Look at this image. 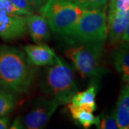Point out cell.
<instances>
[{
	"instance_id": "6da1fadb",
	"label": "cell",
	"mask_w": 129,
	"mask_h": 129,
	"mask_svg": "<svg viewBox=\"0 0 129 129\" xmlns=\"http://www.w3.org/2000/svg\"><path fill=\"white\" fill-rule=\"evenodd\" d=\"M35 75L25 52L14 47L0 46V89L14 94H27Z\"/></svg>"
},
{
	"instance_id": "7a4b0ae2",
	"label": "cell",
	"mask_w": 129,
	"mask_h": 129,
	"mask_svg": "<svg viewBox=\"0 0 129 129\" xmlns=\"http://www.w3.org/2000/svg\"><path fill=\"white\" fill-rule=\"evenodd\" d=\"M42 92L59 105L68 104L78 92L73 70L59 57L52 65L47 66L40 82Z\"/></svg>"
},
{
	"instance_id": "3957f363",
	"label": "cell",
	"mask_w": 129,
	"mask_h": 129,
	"mask_svg": "<svg viewBox=\"0 0 129 129\" xmlns=\"http://www.w3.org/2000/svg\"><path fill=\"white\" fill-rule=\"evenodd\" d=\"M108 37L105 11L84 9L74 27L63 38L72 45L104 44Z\"/></svg>"
},
{
	"instance_id": "277c9868",
	"label": "cell",
	"mask_w": 129,
	"mask_h": 129,
	"mask_svg": "<svg viewBox=\"0 0 129 129\" xmlns=\"http://www.w3.org/2000/svg\"><path fill=\"white\" fill-rule=\"evenodd\" d=\"M84 9L69 0H47L39 9L50 30L61 37L74 27Z\"/></svg>"
},
{
	"instance_id": "5b68a950",
	"label": "cell",
	"mask_w": 129,
	"mask_h": 129,
	"mask_svg": "<svg viewBox=\"0 0 129 129\" xmlns=\"http://www.w3.org/2000/svg\"><path fill=\"white\" fill-rule=\"evenodd\" d=\"M103 45L102 43L75 45L74 47L66 50L64 54L72 61L75 69L83 78H89L95 80L105 72L101 65Z\"/></svg>"
},
{
	"instance_id": "8992f818",
	"label": "cell",
	"mask_w": 129,
	"mask_h": 129,
	"mask_svg": "<svg viewBox=\"0 0 129 129\" xmlns=\"http://www.w3.org/2000/svg\"><path fill=\"white\" fill-rule=\"evenodd\" d=\"M59 105L55 101L39 97L32 102L29 108L21 118L24 128H45Z\"/></svg>"
},
{
	"instance_id": "52a82bcc",
	"label": "cell",
	"mask_w": 129,
	"mask_h": 129,
	"mask_svg": "<svg viewBox=\"0 0 129 129\" xmlns=\"http://www.w3.org/2000/svg\"><path fill=\"white\" fill-rule=\"evenodd\" d=\"M27 32L26 16L10 14L0 10V37L13 40L24 37Z\"/></svg>"
},
{
	"instance_id": "ba28073f",
	"label": "cell",
	"mask_w": 129,
	"mask_h": 129,
	"mask_svg": "<svg viewBox=\"0 0 129 129\" xmlns=\"http://www.w3.org/2000/svg\"><path fill=\"white\" fill-rule=\"evenodd\" d=\"M28 62L32 66H50L56 62L57 57L54 51L44 44L27 45L24 47Z\"/></svg>"
},
{
	"instance_id": "9c48e42d",
	"label": "cell",
	"mask_w": 129,
	"mask_h": 129,
	"mask_svg": "<svg viewBox=\"0 0 129 129\" xmlns=\"http://www.w3.org/2000/svg\"><path fill=\"white\" fill-rule=\"evenodd\" d=\"M129 24V9L127 10H114L108 12V27L109 40L113 45L122 42V37Z\"/></svg>"
},
{
	"instance_id": "30bf717a",
	"label": "cell",
	"mask_w": 129,
	"mask_h": 129,
	"mask_svg": "<svg viewBox=\"0 0 129 129\" xmlns=\"http://www.w3.org/2000/svg\"><path fill=\"white\" fill-rule=\"evenodd\" d=\"M27 29L32 40L36 44H44L50 40V28L47 19L39 14H30L26 16Z\"/></svg>"
},
{
	"instance_id": "8fae6325",
	"label": "cell",
	"mask_w": 129,
	"mask_h": 129,
	"mask_svg": "<svg viewBox=\"0 0 129 129\" xmlns=\"http://www.w3.org/2000/svg\"><path fill=\"white\" fill-rule=\"evenodd\" d=\"M118 128H129V86L125 85L120 90V95L114 111Z\"/></svg>"
},
{
	"instance_id": "7c38bea8",
	"label": "cell",
	"mask_w": 129,
	"mask_h": 129,
	"mask_svg": "<svg viewBox=\"0 0 129 129\" xmlns=\"http://www.w3.org/2000/svg\"><path fill=\"white\" fill-rule=\"evenodd\" d=\"M97 91V85L93 83L85 90L82 92L78 91L72 97L70 103H72L74 105L89 112L93 113L96 110L95 97Z\"/></svg>"
},
{
	"instance_id": "4fadbf2b",
	"label": "cell",
	"mask_w": 129,
	"mask_h": 129,
	"mask_svg": "<svg viewBox=\"0 0 129 129\" xmlns=\"http://www.w3.org/2000/svg\"><path fill=\"white\" fill-rule=\"evenodd\" d=\"M71 116L78 124L82 125L84 128H89L92 125H95L97 128L100 123V116H95L92 113L75 106L72 103L67 104Z\"/></svg>"
},
{
	"instance_id": "5bb4252c",
	"label": "cell",
	"mask_w": 129,
	"mask_h": 129,
	"mask_svg": "<svg viewBox=\"0 0 129 129\" xmlns=\"http://www.w3.org/2000/svg\"><path fill=\"white\" fill-rule=\"evenodd\" d=\"M116 70L123 75H129V43L121 44L113 54Z\"/></svg>"
},
{
	"instance_id": "9a60e30c",
	"label": "cell",
	"mask_w": 129,
	"mask_h": 129,
	"mask_svg": "<svg viewBox=\"0 0 129 129\" xmlns=\"http://www.w3.org/2000/svg\"><path fill=\"white\" fill-rule=\"evenodd\" d=\"M16 103V94L0 89V117L9 115L14 109Z\"/></svg>"
},
{
	"instance_id": "2e32d148",
	"label": "cell",
	"mask_w": 129,
	"mask_h": 129,
	"mask_svg": "<svg viewBox=\"0 0 129 129\" xmlns=\"http://www.w3.org/2000/svg\"><path fill=\"white\" fill-rule=\"evenodd\" d=\"M83 9L105 11L108 0H69Z\"/></svg>"
},
{
	"instance_id": "e0dca14e",
	"label": "cell",
	"mask_w": 129,
	"mask_h": 129,
	"mask_svg": "<svg viewBox=\"0 0 129 129\" xmlns=\"http://www.w3.org/2000/svg\"><path fill=\"white\" fill-rule=\"evenodd\" d=\"M98 128L116 129L118 125L115 120L114 111L111 113H103L100 117V123Z\"/></svg>"
},
{
	"instance_id": "ac0fdd59",
	"label": "cell",
	"mask_w": 129,
	"mask_h": 129,
	"mask_svg": "<svg viewBox=\"0 0 129 129\" xmlns=\"http://www.w3.org/2000/svg\"><path fill=\"white\" fill-rule=\"evenodd\" d=\"M0 10L5 11L10 14L28 16V14L24 11L17 7L10 0H0Z\"/></svg>"
},
{
	"instance_id": "d6986e66",
	"label": "cell",
	"mask_w": 129,
	"mask_h": 129,
	"mask_svg": "<svg viewBox=\"0 0 129 129\" xmlns=\"http://www.w3.org/2000/svg\"><path fill=\"white\" fill-rule=\"evenodd\" d=\"M17 7L24 11L28 15L34 14L35 10L32 7L29 0H10Z\"/></svg>"
},
{
	"instance_id": "ffe728a7",
	"label": "cell",
	"mask_w": 129,
	"mask_h": 129,
	"mask_svg": "<svg viewBox=\"0 0 129 129\" xmlns=\"http://www.w3.org/2000/svg\"><path fill=\"white\" fill-rule=\"evenodd\" d=\"M129 9V0H118L115 10H127Z\"/></svg>"
},
{
	"instance_id": "44dd1931",
	"label": "cell",
	"mask_w": 129,
	"mask_h": 129,
	"mask_svg": "<svg viewBox=\"0 0 129 129\" xmlns=\"http://www.w3.org/2000/svg\"><path fill=\"white\" fill-rule=\"evenodd\" d=\"M10 123V118L9 117L2 116L0 117V129L8 128Z\"/></svg>"
},
{
	"instance_id": "7402d4cb",
	"label": "cell",
	"mask_w": 129,
	"mask_h": 129,
	"mask_svg": "<svg viewBox=\"0 0 129 129\" xmlns=\"http://www.w3.org/2000/svg\"><path fill=\"white\" fill-rule=\"evenodd\" d=\"M10 128L13 129H21V128H24V126L23 123L22 121V119L20 117H17L14 119L13 123L12 124L11 127H9Z\"/></svg>"
},
{
	"instance_id": "603a6c76",
	"label": "cell",
	"mask_w": 129,
	"mask_h": 129,
	"mask_svg": "<svg viewBox=\"0 0 129 129\" xmlns=\"http://www.w3.org/2000/svg\"><path fill=\"white\" fill-rule=\"evenodd\" d=\"M29 1L34 10L35 11L37 9H40L42 6L45 3L47 0H29Z\"/></svg>"
},
{
	"instance_id": "cb8c5ba5",
	"label": "cell",
	"mask_w": 129,
	"mask_h": 129,
	"mask_svg": "<svg viewBox=\"0 0 129 129\" xmlns=\"http://www.w3.org/2000/svg\"><path fill=\"white\" fill-rule=\"evenodd\" d=\"M122 42L129 43V24L122 37Z\"/></svg>"
},
{
	"instance_id": "d4e9b609",
	"label": "cell",
	"mask_w": 129,
	"mask_h": 129,
	"mask_svg": "<svg viewBox=\"0 0 129 129\" xmlns=\"http://www.w3.org/2000/svg\"><path fill=\"white\" fill-rule=\"evenodd\" d=\"M117 2H118V0H110V3H109V12H113V11L115 10V5H116Z\"/></svg>"
}]
</instances>
